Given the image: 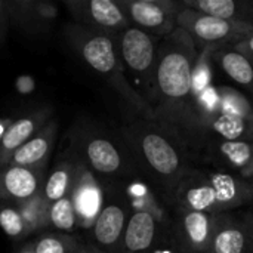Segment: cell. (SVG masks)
Segmentation results:
<instances>
[{
	"instance_id": "cell-6",
	"label": "cell",
	"mask_w": 253,
	"mask_h": 253,
	"mask_svg": "<svg viewBox=\"0 0 253 253\" xmlns=\"http://www.w3.org/2000/svg\"><path fill=\"white\" fill-rule=\"evenodd\" d=\"M114 40L127 82L151 108L160 40L132 25L114 36Z\"/></svg>"
},
{
	"instance_id": "cell-2",
	"label": "cell",
	"mask_w": 253,
	"mask_h": 253,
	"mask_svg": "<svg viewBox=\"0 0 253 253\" xmlns=\"http://www.w3.org/2000/svg\"><path fill=\"white\" fill-rule=\"evenodd\" d=\"M141 178L159 200L170 209L175 190L194 166L182 139L156 117L136 116L119 129Z\"/></svg>"
},
{
	"instance_id": "cell-8",
	"label": "cell",
	"mask_w": 253,
	"mask_h": 253,
	"mask_svg": "<svg viewBox=\"0 0 253 253\" xmlns=\"http://www.w3.org/2000/svg\"><path fill=\"white\" fill-rule=\"evenodd\" d=\"M162 208L168 206L156 194L148 205H136L133 202V211L123 237L122 253H159L168 249L166 231L170 209L159 213Z\"/></svg>"
},
{
	"instance_id": "cell-27",
	"label": "cell",
	"mask_w": 253,
	"mask_h": 253,
	"mask_svg": "<svg viewBox=\"0 0 253 253\" xmlns=\"http://www.w3.org/2000/svg\"><path fill=\"white\" fill-rule=\"evenodd\" d=\"M234 47H236L239 52H242L243 55H246V56L253 62V33L251 36H248L245 40H242V42H239L237 44H234Z\"/></svg>"
},
{
	"instance_id": "cell-1",
	"label": "cell",
	"mask_w": 253,
	"mask_h": 253,
	"mask_svg": "<svg viewBox=\"0 0 253 253\" xmlns=\"http://www.w3.org/2000/svg\"><path fill=\"white\" fill-rule=\"evenodd\" d=\"M199 56L196 43L179 28L159 43L153 114L185 147L197 117L194 71Z\"/></svg>"
},
{
	"instance_id": "cell-3",
	"label": "cell",
	"mask_w": 253,
	"mask_h": 253,
	"mask_svg": "<svg viewBox=\"0 0 253 253\" xmlns=\"http://www.w3.org/2000/svg\"><path fill=\"white\" fill-rule=\"evenodd\" d=\"M70 150L82 165L107 184L141 178L135 160L119 130L92 122H79L68 132Z\"/></svg>"
},
{
	"instance_id": "cell-26",
	"label": "cell",
	"mask_w": 253,
	"mask_h": 253,
	"mask_svg": "<svg viewBox=\"0 0 253 253\" xmlns=\"http://www.w3.org/2000/svg\"><path fill=\"white\" fill-rule=\"evenodd\" d=\"M9 27H10V19L6 9V0H0V44L6 40Z\"/></svg>"
},
{
	"instance_id": "cell-9",
	"label": "cell",
	"mask_w": 253,
	"mask_h": 253,
	"mask_svg": "<svg viewBox=\"0 0 253 253\" xmlns=\"http://www.w3.org/2000/svg\"><path fill=\"white\" fill-rule=\"evenodd\" d=\"M176 25L191 37L199 50L234 46L253 33L252 24L225 21L216 16L199 13L184 6L178 15Z\"/></svg>"
},
{
	"instance_id": "cell-23",
	"label": "cell",
	"mask_w": 253,
	"mask_h": 253,
	"mask_svg": "<svg viewBox=\"0 0 253 253\" xmlns=\"http://www.w3.org/2000/svg\"><path fill=\"white\" fill-rule=\"evenodd\" d=\"M79 227V216L71 196L50 203L49 230L62 234H74Z\"/></svg>"
},
{
	"instance_id": "cell-30",
	"label": "cell",
	"mask_w": 253,
	"mask_h": 253,
	"mask_svg": "<svg viewBox=\"0 0 253 253\" xmlns=\"http://www.w3.org/2000/svg\"><path fill=\"white\" fill-rule=\"evenodd\" d=\"M16 253H34V246H33V242H27L21 246V249Z\"/></svg>"
},
{
	"instance_id": "cell-22",
	"label": "cell",
	"mask_w": 253,
	"mask_h": 253,
	"mask_svg": "<svg viewBox=\"0 0 253 253\" xmlns=\"http://www.w3.org/2000/svg\"><path fill=\"white\" fill-rule=\"evenodd\" d=\"M30 231V236H39L49 230L50 203L42 196H36L27 202L16 205Z\"/></svg>"
},
{
	"instance_id": "cell-28",
	"label": "cell",
	"mask_w": 253,
	"mask_h": 253,
	"mask_svg": "<svg viewBox=\"0 0 253 253\" xmlns=\"http://www.w3.org/2000/svg\"><path fill=\"white\" fill-rule=\"evenodd\" d=\"M77 253H107L104 252V251H101L99 248H96L95 245H92L90 242H83L82 243V246H80V249L77 251Z\"/></svg>"
},
{
	"instance_id": "cell-11",
	"label": "cell",
	"mask_w": 253,
	"mask_h": 253,
	"mask_svg": "<svg viewBox=\"0 0 253 253\" xmlns=\"http://www.w3.org/2000/svg\"><path fill=\"white\" fill-rule=\"evenodd\" d=\"M130 25L157 40L172 36L182 10L181 0H119Z\"/></svg>"
},
{
	"instance_id": "cell-21",
	"label": "cell",
	"mask_w": 253,
	"mask_h": 253,
	"mask_svg": "<svg viewBox=\"0 0 253 253\" xmlns=\"http://www.w3.org/2000/svg\"><path fill=\"white\" fill-rule=\"evenodd\" d=\"M181 4L199 13L253 25V0H181Z\"/></svg>"
},
{
	"instance_id": "cell-20",
	"label": "cell",
	"mask_w": 253,
	"mask_h": 253,
	"mask_svg": "<svg viewBox=\"0 0 253 253\" xmlns=\"http://www.w3.org/2000/svg\"><path fill=\"white\" fill-rule=\"evenodd\" d=\"M212 64L239 87L246 90L253 99V62L234 46L213 49Z\"/></svg>"
},
{
	"instance_id": "cell-17",
	"label": "cell",
	"mask_w": 253,
	"mask_h": 253,
	"mask_svg": "<svg viewBox=\"0 0 253 253\" xmlns=\"http://www.w3.org/2000/svg\"><path fill=\"white\" fill-rule=\"evenodd\" d=\"M58 133V122L50 119L33 138L12 153L6 165L24 168H49V159L53 151ZM4 165V166H6Z\"/></svg>"
},
{
	"instance_id": "cell-18",
	"label": "cell",
	"mask_w": 253,
	"mask_h": 253,
	"mask_svg": "<svg viewBox=\"0 0 253 253\" xmlns=\"http://www.w3.org/2000/svg\"><path fill=\"white\" fill-rule=\"evenodd\" d=\"M80 169H82V162L77 159V156L71 150H68V153H64L55 162V165L47 169L42 196L49 203H53L64 197L71 196L74 191Z\"/></svg>"
},
{
	"instance_id": "cell-24",
	"label": "cell",
	"mask_w": 253,
	"mask_h": 253,
	"mask_svg": "<svg viewBox=\"0 0 253 253\" xmlns=\"http://www.w3.org/2000/svg\"><path fill=\"white\" fill-rule=\"evenodd\" d=\"M34 253H77L82 240L74 234H62L56 231H44L33 240Z\"/></svg>"
},
{
	"instance_id": "cell-19",
	"label": "cell",
	"mask_w": 253,
	"mask_h": 253,
	"mask_svg": "<svg viewBox=\"0 0 253 253\" xmlns=\"http://www.w3.org/2000/svg\"><path fill=\"white\" fill-rule=\"evenodd\" d=\"M77 216H79V225L80 227H92L96 215L99 213V209L102 206L104 200V190L101 188L98 178L87 170L83 165L74 187V191L71 194Z\"/></svg>"
},
{
	"instance_id": "cell-31",
	"label": "cell",
	"mask_w": 253,
	"mask_h": 253,
	"mask_svg": "<svg viewBox=\"0 0 253 253\" xmlns=\"http://www.w3.org/2000/svg\"><path fill=\"white\" fill-rule=\"evenodd\" d=\"M252 205H253V203H252Z\"/></svg>"
},
{
	"instance_id": "cell-12",
	"label": "cell",
	"mask_w": 253,
	"mask_h": 253,
	"mask_svg": "<svg viewBox=\"0 0 253 253\" xmlns=\"http://www.w3.org/2000/svg\"><path fill=\"white\" fill-rule=\"evenodd\" d=\"M64 4L74 24L84 28L117 36L130 27L119 0H65Z\"/></svg>"
},
{
	"instance_id": "cell-13",
	"label": "cell",
	"mask_w": 253,
	"mask_h": 253,
	"mask_svg": "<svg viewBox=\"0 0 253 253\" xmlns=\"http://www.w3.org/2000/svg\"><path fill=\"white\" fill-rule=\"evenodd\" d=\"M49 168H24L6 165L0 168V202L19 205L42 194Z\"/></svg>"
},
{
	"instance_id": "cell-15",
	"label": "cell",
	"mask_w": 253,
	"mask_h": 253,
	"mask_svg": "<svg viewBox=\"0 0 253 253\" xmlns=\"http://www.w3.org/2000/svg\"><path fill=\"white\" fill-rule=\"evenodd\" d=\"M52 107L40 105L33 110L25 111L9 126L0 136V168L6 165L13 151L24 145L30 138H33L52 117Z\"/></svg>"
},
{
	"instance_id": "cell-5",
	"label": "cell",
	"mask_w": 253,
	"mask_h": 253,
	"mask_svg": "<svg viewBox=\"0 0 253 253\" xmlns=\"http://www.w3.org/2000/svg\"><path fill=\"white\" fill-rule=\"evenodd\" d=\"M253 203V184L228 172L202 170L193 166L179 181L172 208L224 213Z\"/></svg>"
},
{
	"instance_id": "cell-10",
	"label": "cell",
	"mask_w": 253,
	"mask_h": 253,
	"mask_svg": "<svg viewBox=\"0 0 253 253\" xmlns=\"http://www.w3.org/2000/svg\"><path fill=\"white\" fill-rule=\"evenodd\" d=\"M218 213L172 208L168 219V249L170 253H211Z\"/></svg>"
},
{
	"instance_id": "cell-25",
	"label": "cell",
	"mask_w": 253,
	"mask_h": 253,
	"mask_svg": "<svg viewBox=\"0 0 253 253\" xmlns=\"http://www.w3.org/2000/svg\"><path fill=\"white\" fill-rule=\"evenodd\" d=\"M0 228L10 240L15 242H22L31 237L18 206L13 203L0 202Z\"/></svg>"
},
{
	"instance_id": "cell-7",
	"label": "cell",
	"mask_w": 253,
	"mask_h": 253,
	"mask_svg": "<svg viewBox=\"0 0 253 253\" xmlns=\"http://www.w3.org/2000/svg\"><path fill=\"white\" fill-rule=\"evenodd\" d=\"M132 211L133 200L122 188V184H107L102 206L90 227V243L107 253H122L123 237Z\"/></svg>"
},
{
	"instance_id": "cell-16",
	"label": "cell",
	"mask_w": 253,
	"mask_h": 253,
	"mask_svg": "<svg viewBox=\"0 0 253 253\" xmlns=\"http://www.w3.org/2000/svg\"><path fill=\"white\" fill-rule=\"evenodd\" d=\"M251 234L246 212L236 215L224 212L216 215L211 253H249Z\"/></svg>"
},
{
	"instance_id": "cell-29",
	"label": "cell",
	"mask_w": 253,
	"mask_h": 253,
	"mask_svg": "<svg viewBox=\"0 0 253 253\" xmlns=\"http://www.w3.org/2000/svg\"><path fill=\"white\" fill-rule=\"evenodd\" d=\"M246 218H248L249 234H251V249H249V253H253V211H248L246 212Z\"/></svg>"
},
{
	"instance_id": "cell-14",
	"label": "cell",
	"mask_w": 253,
	"mask_h": 253,
	"mask_svg": "<svg viewBox=\"0 0 253 253\" xmlns=\"http://www.w3.org/2000/svg\"><path fill=\"white\" fill-rule=\"evenodd\" d=\"M10 27L30 36L46 34L58 16V6L49 0H6Z\"/></svg>"
},
{
	"instance_id": "cell-4",
	"label": "cell",
	"mask_w": 253,
	"mask_h": 253,
	"mask_svg": "<svg viewBox=\"0 0 253 253\" xmlns=\"http://www.w3.org/2000/svg\"><path fill=\"white\" fill-rule=\"evenodd\" d=\"M64 36L79 58L108 83L133 114L154 117L150 105L133 90L126 79L114 36L93 31L74 22L65 25Z\"/></svg>"
}]
</instances>
